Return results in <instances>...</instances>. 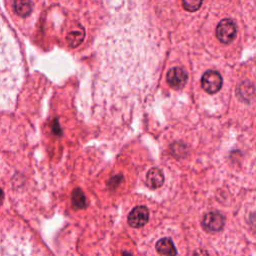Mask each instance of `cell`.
I'll use <instances>...</instances> for the list:
<instances>
[{
  "mask_svg": "<svg viewBox=\"0 0 256 256\" xmlns=\"http://www.w3.org/2000/svg\"><path fill=\"white\" fill-rule=\"evenodd\" d=\"M237 34V27L231 19L221 20L216 27V37L223 44L231 43Z\"/></svg>",
  "mask_w": 256,
  "mask_h": 256,
  "instance_id": "6da1fadb",
  "label": "cell"
},
{
  "mask_svg": "<svg viewBox=\"0 0 256 256\" xmlns=\"http://www.w3.org/2000/svg\"><path fill=\"white\" fill-rule=\"evenodd\" d=\"M193 256H209V254L204 249H197V250H195Z\"/></svg>",
  "mask_w": 256,
  "mask_h": 256,
  "instance_id": "7c38bea8",
  "label": "cell"
},
{
  "mask_svg": "<svg viewBox=\"0 0 256 256\" xmlns=\"http://www.w3.org/2000/svg\"><path fill=\"white\" fill-rule=\"evenodd\" d=\"M222 76L219 72L215 70H208L206 71L201 78V85L202 88L210 94H214L220 90L222 87Z\"/></svg>",
  "mask_w": 256,
  "mask_h": 256,
  "instance_id": "7a4b0ae2",
  "label": "cell"
},
{
  "mask_svg": "<svg viewBox=\"0 0 256 256\" xmlns=\"http://www.w3.org/2000/svg\"><path fill=\"white\" fill-rule=\"evenodd\" d=\"M164 183V175L159 168L153 167L146 174V184L151 189L159 188Z\"/></svg>",
  "mask_w": 256,
  "mask_h": 256,
  "instance_id": "8992f818",
  "label": "cell"
},
{
  "mask_svg": "<svg viewBox=\"0 0 256 256\" xmlns=\"http://www.w3.org/2000/svg\"><path fill=\"white\" fill-rule=\"evenodd\" d=\"M224 222V216L219 212L213 211L204 215L202 225L209 232H218L222 230Z\"/></svg>",
  "mask_w": 256,
  "mask_h": 256,
  "instance_id": "277c9868",
  "label": "cell"
},
{
  "mask_svg": "<svg viewBox=\"0 0 256 256\" xmlns=\"http://www.w3.org/2000/svg\"><path fill=\"white\" fill-rule=\"evenodd\" d=\"M84 37H85V33L83 29L73 30L67 34L66 40L68 44L74 48V47H78L83 42Z\"/></svg>",
  "mask_w": 256,
  "mask_h": 256,
  "instance_id": "9c48e42d",
  "label": "cell"
},
{
  "mask_svg": "<svg viewBox=\"0 0 256 256\" xmlns=\"http://www.w3.org/2000/svg\"><path fill=\"white\" fill-rule=\"evenodd\" d=\"M202 1L203 0H182V5L185 10L189 12H194L201 7Z\"/></svg>",
  "mask_w": 256,
  "mask_h": 256,
  "instance_id": "8fae6325",
  "label": "cell"
},
{
  "mask_svg": "<svg viewBox=\"0 0 256 256\" xmlns=\"http://www.w3.org/2000/svg\"><path fill=\"white\" fill-rule=\"evenodd\" d=\"M249 222H250V224H251L252 228L256 229V213H254V214H252V215L250 216V220H249Z\"/></svg>",
  "mask_w": 256,
  "mask_h": 256,
  "instance_id": "4fadbf2b",
  "label": "cell"
},
{
  "mask_svg": "<svg viewBox=\"0 0 256 256\" xmlns=\"http://www.w3.org/2000/svg\"><path fill=\"white\" fill-rule=\"evenodd\" d=\"M122 256H132V254L130 252H128V251H125V252L122 253Z\"/></svg>",
  "mask_w": 256,
  "mask_h": 256,
  "instance_id": "9a60e30c",
  "label": "cell"
},
{
  "mask_svg": "<svg viewBox=\"0 0 256 256\" xmlns=\"http://www.w3.org/2000/svg\"><path fill=\"white\" fill-rule=\"evenodd\" d=\"M156 250L160 256H176L177 254L173 241L168 237L161 238L157 241Z\"/></svg>",
  "mask_w": 256,
  "mask_h": 256,
  "instance_id": "52a82bcc",
  "label": "cell"
},
{
  "mask_svg": "<svg viewBox=\"0 0 256 256\" xmlns=\"http://www.w3.org/2000/svg\"><path fill=\"white\" fill-rule=\"evenodd\" d=\"M167 83L174 89H181L187 81V73L180 67L171 68L166 75Z\"/></svg>",
  "mask_w": 256,
  "mask_h": 256,
  "instance_id": "5b68a950",
  "label": "cell"
},
{
  "mask_svg": "<svg viewBox=\"0 0 256 256\" xmlns=\"http://www.w3.org/2000/svg\"><path fill=\"white\" fill-rule=\"evenodd\" d=\"M3 199H4V193H3V190L0 188V206L3 202Z\"/></svg>",
  "mask_w": 256,
  "mask_h": 256,
  "instance_id": "5bb4252c",
  "label": "cell"
},
{
  "mask_svg": "<svg viewBox=\"0 0 256 256\" xmlns=\"http://www.w3.org/2000/svg\"><path fill=\"white\" fill-rule=\"evenodd\" d=\"M72 205L74 209H83L86 207V198L80 188H76L72 192Z\"/></svg>",
  "mask_w": 256,
  "mask_h": 256,
  "instance_id": "30bf717a",
  "label": "cell"
},
{
  "mask_svg": "<svg viewBox=\"0 0 256 256\" xmlns=\"http://www.w3.org/2000/svg\"><path fill=\"white\" fill-rule=\"evenodd\" d=\"M13 7L19 16L26 17L32 12L33 5L30 0H14Z\"/></svg>",
  "mask_w": 256,
  "mask_h": 256,
  "instance_id": "ba28073f",
  "label": "cell"
},
{
  "mask_svg": "<svg viewBox=\"0 0 256 256\" xmlns=\"http://www.w3.org/2000/svg\"><path fill=\"white\" fill-rule=\"evenodd\" d=\"M149 219V211L145 206L134 207L127 217L129 226L133 228H140L144 226Z\"/></svg>",
  "mask_w": 256,
  "mask_h": 256,
  "instance_id": "3957f363",
  "label": "cell"
}]
</instances>
